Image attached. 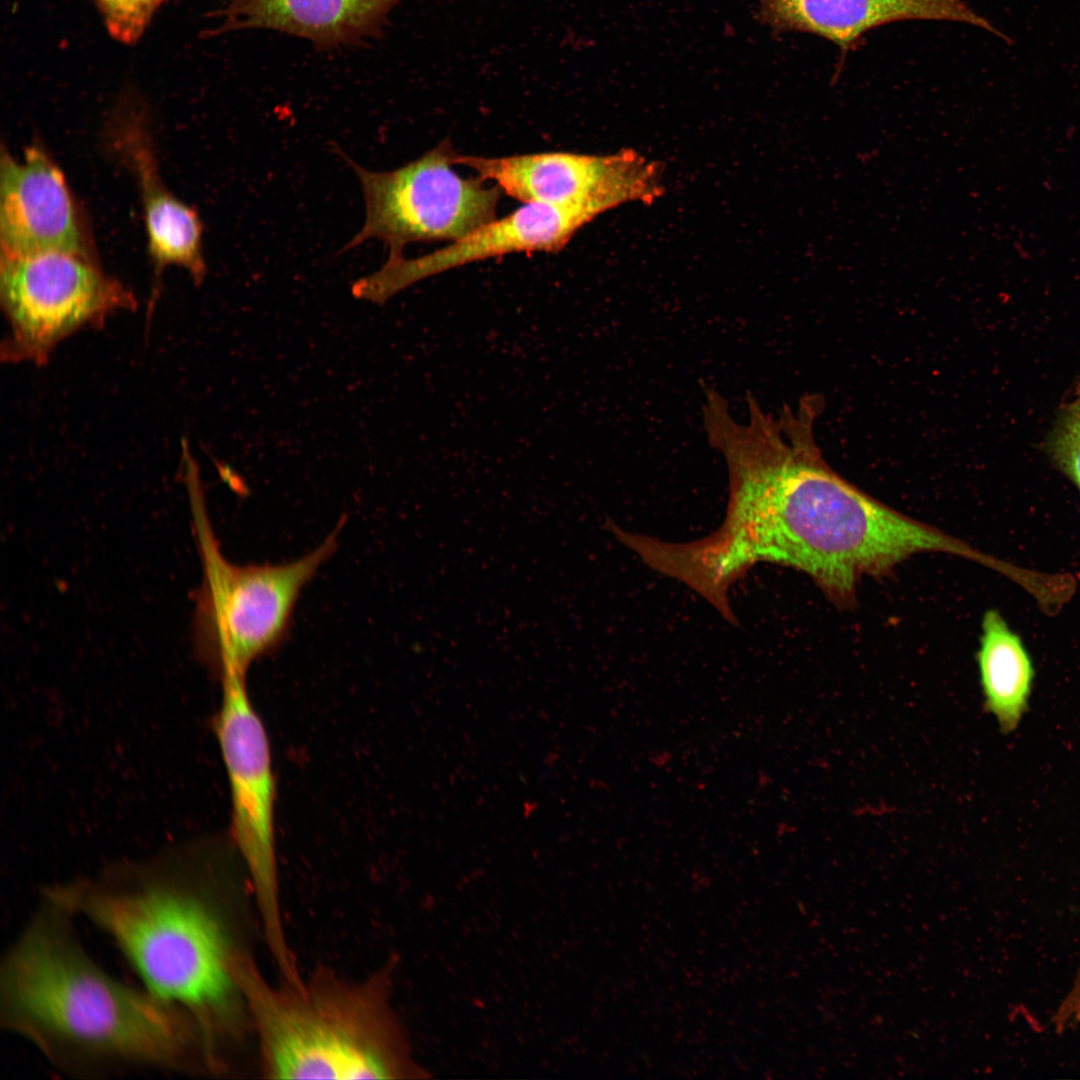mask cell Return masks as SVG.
Returning a JSON list of instances; mask_svg holds the SVG:
<instances>
[{
	"mask_svg": "<svg viewBox=\"0 0 1080 1080\" xmlns=\"http://www.w3.org/2000/svg\"><path fill=\"white\" fill-rule=\"evenodd\" d=\"M799 406L752 431L730 460L720 555L739 573L759 562L807 574L835 605L855 604L863 576H884L910 556L942 552L986 566L992 557L855 487L825 462Z\"/></svg>",
	"mask_w": 1080,
	"mask_h": 1080,
	"instance_id": "1",
	"label": "cell"
},
{
	"mask_svg": "<svg viewBox=\"0 0 1080 1080\" xmlns=\"http://www.w3.org/2000/svg\"><path fill=\"white\" fill-rule=\"evenodd\" d=\"M75 918L42 892L0 965L1 1027L74 1078L209 1072L193 1019L106 973L82 944Z\"/></svg>",
	"mask_w": 1080,
	"mask_h": 1080,
	"instance_id": "2",
	"label": "cell"
},
{
	"mask_svg": "<svg viewBox=\"0 0 1080 1080\" xmlns=\"http://www.w3.org/2000/svg\"><path fill=\"white\" fill-rule=\"evenodd\" d=\"M230 843L229 834L188 843L43 890L109 936L147 990L193 1019L213 1073L226 1069L224 1048L245 1010L217 891Z\"/></svg>",
	"mask_w": 1080,
	"mask_h": 1080,
	"instance_id": "3",
	"label": "cell"
},
{
	"mask_svg": "<svg viewBox=\"0 0 1080 1080\" xmlns=\"http://www.w3.org/2000/svg\"><path fill=\"white\" fill-rule=\"evenodd\" d=\"M391 961L362 980L319 967L271 984L240 948L232 970L268 1079H423L392 1006Z\"/></svg>",
	"mask_w": 1080,
	"mask_h": 1080,
	"instance_id": "4",
	"label": "cell"
},
{
	"mask_svg": "<svg viewBox=\"0 0 1080 1080\" xmlns=\"http://www.w3.org/2000/svg\"><path fill=\"white\" fill-rule=\"evenodd\" d=\"M202 579L193 592L196 656L219 679L246 673L287 639L302 589L337 547L335 529L316 549L284 564L237 565L220 550L211 527L197 462L182 457Z\"/></svg>",
	"mask_w": 1080,
	"mask_h": 1080,
	"instance_id": "5",
	"label": "cell"
},
{
	"mask_svg": "<svg viewBox=\"0 0 1080 1080\" xmlns=\"http://www.w3.org/2000/svg\"><path fill=\"white\" fill-rule=\"evenodd\" d=\"M220 681L221 704L213 728L230 787L229 835L249 875L265 943L277 969L288 973L297 961L282 918L269 737L247 692L246 677L225 675Z\"/></svg>",
	"mask_w": 1080,
	"mask_h": 1080,
	"instance_id": "6",
	"label": "cell"
},
{
	"mask_svg": "<svg viewBox=\"0 0 1080 1080\" xmlns=\"http://www.w3.org/2000/svg\"><path fill=\"white\" fill-rule=\"evenodd\" d=\"M0 300L8 324L0 358L8 364L46 365L59 344L85 328L103 327L137 300L95 258L45 253L13 256L1 252Z\"/></svg>",
	"mask_w": 1080,
	"mask_h": 1080,
	"instance_id": "7",
	"label": "cell"
},
{
	"mask_svg": "<svg viewBox=\"0 0 1080 1080\" xmlns=\"http://www.w3.org/2000/svg\"><path fill=\"white\" fill-rule=\"evenodd\" d=\"M338 152L360 180L366 208L363 227L345 249L377 239L388 246V257H395L408 243L453 242L496 218L502 191L480 177L459 175L448 140L384 172L367 170Z\"/></svg>",
	"mask_w": 1080,
	"mask_h": 1080,
	"instance_id": "8",
	"label": "cell"
},
{
	"mask_svg": "<svg viewBox=\"0 0 1080 1080\" xmlns=\"http://www.w3.org/2000/svg\"><path fill=\"white\" fill-rule=\"evenodd\" d=\"M454 164L472 169L524 203L588 204L604 213L628 202L650 203L664 191L662 168L632 150L608 155L543 152L503 157L456 153Z\"/></svg>",
	"mask_w": 1080,
	"mask_h": 1080,
	"instance_id": "9",
	"label": "cell"
},
{
	"mask_svg": "<svg viewBox=\"0 0 1080 1080\" xmlns=\"http://www.w3.org/2000/svg\"><path fill=\"white\" fill-rule=\"evenodd\" d=\"M602 214L588 204L524 203L429 254L388 257L380 269L352 284V295L378 305L420 280L478 261L519 252H558L585 224Z\"/></svg>",
	"mask_w": 1080,
	"mask_h": 1080,
	"instance_id": "10",
	"label": "cell"
},
{
	"mask_svg": "<svg viewBox=\"0 0 1080 1080\" xmlns=\"http://www.w3.org/2000/svg\"><path fill=\"white\" fill-rule=\"evenodd\" d=\"M1 252L13 256L68 253L91 256L85 224L65 176L39 144L17 161L0 159Z\"/></svg>",
	"mask_w": 1080,
	"mask_h": 1080,
	"instance_id": "11",
	"label": "cell"
},
{
	"mask_svg": "<svg viewBox=\"0 0 1080 1080\" xmlns=\"http://www.w3.org/2000/svg\"><path fill=\"white\" fill-rule=\"evenodd\" d=\"M114 152L136 179L142 201L148 249L154 265V286L148 304L151 317L167 266L189 273L196 285L207 274L203 255V224L197 211L177 199L162 181L144 106L126 96L109 125Z\"/></svg>",
	"mask_w": 1080,
	"mask_h": 1080,
	"instance_id": "12",
	"label": "cell"
},
{
	"mask_svg": "<svg viewBox=\"0 0 1080 1080\" xmlns=\"http://www.w3.org/2000/svg\"><path fill=\"white\" fill-rule=\"evenodd\" d=\"M758 21L774 32L810 33L834 43L844 58L870 30L901 20L955 21L1013 40L967 0H757Z\"/></svg>",
	"mask_w": 1080,
	"mask_h": 1080,
	"instance_id": "13",
	"label": "cell"
},
{
	"mask_svg": "<svg viewBox=\"0 0 1080 1080\" xmlns=\"http://www.w3.org/2000/svg\"><path fill=\"white\" fill-rule=\"evenodd\" d=\"M403 0H221L207 37L250 29L309 41L319 51L360 46L383 37L389 14Z\"/></svg>",
	"mask_w": 1080,
	"mask_h": 1080,
	"instance_id": "14",
	"label": "cell"
},
{
	"mask_svg": "<svg viewBox=\"0 0 1080 1080\" xmlns=\"http://www.w3.org/2000/svg\"><path fill=\"white\" fill-rule=\"evenodd\" d=\"M977 661L985 706L1010 733L1027 710L1034 668L1021 638L996 610L983 616Z\"/></svg>",
	"mask_w": 1080,
	"mask_h": 1080,
	"instance_id": "15",
	"label": "cell"
},
{
	"mask_svg": "<svg viewBox=\"0 0 1080 1080\" xmlns=\"http://www.w3.org/2000/svg\"><path fill=\"white\" fill-rule=\"evenodd\" d=\"M1045 450L1056 468L1080 491V379L1057 411Z\"/></svg>",
	"mask_w": 1080,
	"mask_h": 1080,
	"instance_id": "16",
	"label": "cell"
},
{
	"mask_svg": "<svg viewBox=\"0 0 1080 1080\" xmlns=\"http://www.w3.org/2000/svg\"><path fill=\"white\" fill-rule=\"evenodd\" d=\"M109 34L117 41L136 44L156 11L169 0H93Z\"/></svg>",
	"mask_w": 1080,
	"mask_h": 1080,
	"instance_id": "17",
	"label": "cell"
}]
</instances>
